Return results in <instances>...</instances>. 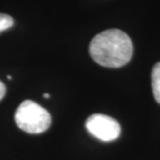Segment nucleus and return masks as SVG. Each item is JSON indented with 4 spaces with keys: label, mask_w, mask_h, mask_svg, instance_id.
<instances>
[{
    "label": "nucleus",
    "mask_w": 160,
    "mask_h": 160,
    "mask_svg": "<svg viewBox=\"0 0 160 160\" xmlns=\"http://www.w3.org/2000/svg\"><path fill=\"white\" fill-rule=\"evenodd\" d=\"M44 97H45V98H49V97H50V95H49L48 93H44Z\"/></svg>",
    "instance_id": "obj_7"
},
{
    "label": "nucleus",
    "mask_w": 160,
    "mask_h": 160,
    "mask_svg": "<svg viewBox=\"0 0 160 160\" xmlns=\"http://www.w3.org/2000/svg\"><path fill=\"white\" fill-rule=\"evenodd\" d=\"M7 78H8V79H12V77L11 76H7Z\"/></svg>",
    "instance_id": "obj_8"
},
{
    "label": "nucleus",
    "mask_w": 160,
    "mask_h": 160,
    "mask_svg": "<svg viewBox=\"0 0 160 160\" xmlns=\"http://www.w3.org/2000/svg\"><path fill=\"white\" fill-rule=\"evenodd\" d=\"M152 91L155 100L160 104V62L156 63L151 74Z\"/></svg>",
    "instance_id": "obj_4"
},
{
    "label": "nucleus",
    "mask_w": 160,
    "mask_h": 160,
    "mask_svg": "<svg viewBox=\"0 0 160 160\" xmlns=\"http://www.w3.org/2000/svg\"><path fill=\"white\" fill-rule=\"evenodd\" d=\"M13 19L6 13H0V32L5 31L13 26Z\"/></svg>",
    "instance_id": "obj_5"
},
{
    "label": "nucleus",
    "mask_w": 160,
    "mask_h": 160,
    "mask_svg": "<svg viewBox=\"0 0 160 160\" xmlns=\"http://www.w3.org/2000/svg\"><path fill=\"white\" fill-rule=\"evenodd\" d=\"M89 52L92 60L107 68H120L130 62L133 52L131 38L117 29L104 30L91 41Z\"/></svg>",
    "instance_id": "obj_1"
},
{
    "label": "nucleus",
    "mask_w": 160,
    "mask_h": 160,
    "mask_svg": "<svg viewBox=\"0 0 160 160\" xmlns=\"http://www.w3.org/2000/svg\"><path fill=\"white\" fill-rule=\"evenodd\" d=\"M5 94H6V86L3 82L0 81V101L4 98Z\"/></svg>",
    "instance_id": "obj_6"
},
{
    "label": "nucleus",
    "mask_w": 160,
    "mask_h": 160,
    "mask_svg": "<svg viewBox=\"0 0 160 160\" xmlns=\"http://www.w3.org/2000/svg\"><path fill=\"white\" fill-rule=\"evenodd\" d=\"M20 129L28 133L38 134L46 132L52 123L50 113L39 104L27 100L20 104L14 116Z\"/></svg>",
    "instance_id": "obj_2"
},
{
    "label": "nucleus",
    "mask_w": 160,
    "mask_h": 160,
    "mask_svg": "<svg viewBox=\"0 0 160 160\" xmlns=\"http://www.w3.org/2000/svg\"><path fill=\"white\" fill-rule=\"evenodd\" d=\"M87 131L102 142H112L118 139L121 132L119 123L104 114H92L86 121Z\"/></svg>",
    "instance_id": "obj_3"
}]
</instances>
